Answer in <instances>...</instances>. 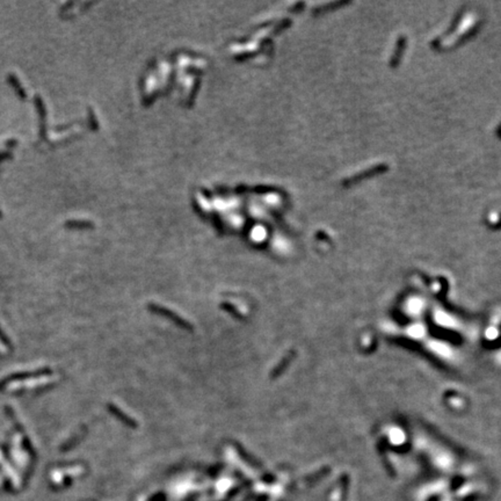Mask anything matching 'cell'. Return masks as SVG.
<instances>
[{
  "label": "cell",
  "mask_w": 501,
  "mask_h": 501,
  "mask_svg": "<svg viewBox=\"0 0 501 501\" xmlns=\"http://www.w3.org/2000/svg\"><path fill=\"white\" fill-rule=\"evenodd\" d=\"M149 309L154 313H158V314L163 315V317L170 319L171 322H173L174 324H176V325L180 326L181 328H184V330H192L193 328L191 323L186 321V319H183L182 317H180L178 313L173 312V311L170 310V309H166V307H164L162 305H158V304H150Z\"/></svg>",
  "instance_id": "1"
},
{
  "label": "cell",
  "mask_w": 501,
  "mask_h": 501,
  "mask_svg": "<svg viewBox=\"0 0 501 501\" xmlns=\"http://www.w3.org/2000/svg\"><path fill=\"white\" fill-rule=\"evenodd\" d=\"M109 410H111L112 413L114 415H116L117 418H119L122 421V423H123L124 425H127L128 427H131V428H136L137 427V423H136V421L130 418L129 415L125 414L123 411H121L120 408H117L116 406H114V405H109Z\"/></svg>",
  "instance_id": "2"
}]
</instances>
